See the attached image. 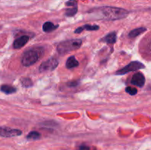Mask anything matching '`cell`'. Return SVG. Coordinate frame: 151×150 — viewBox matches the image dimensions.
I'll use <instances>...</instances> for the list:
<instances>
[{
    "label": "cell",
    "mask_w": 151,
    "mask_h": 150,
    "mask_svg": "<svg viewBox=\"0 0 151 150\" xmlns=\"http://www.w3.org/2000/svg\"><path fill=\"white\" fill-rule=\"evenodd\" d=\"M97 13H98L100 19L109 21L119 20L124 19L128 15V11L123 8L114 7H103L97 9Z\"/></svg>",
    "instance_id": "6da1fadb"
},
{
    "label": "cell",
    "mask_w": 151,
    "mask_h": 150,
    "mask_svg": "<svg viewBox=\"0 0 151 150\" xmlns=\"http://www.w3.org/2000/svg\"><path fill=\"white\" fill-rule=\"evenodd\" d=\"M44 49L42 48H32L24 53L22 63L24 66H30L38 62L43 56Z\"/></svg>",
    "instance_id": "7a4b0ae2"
},
{
    "label": "cell",
    "mask_w": 151,
    "mask_h": 150,
    "mask_svg": "<svg viewBox=\"0 0 151 150\" xmlns=\"http://www.w3.org/2000/svg\"><path fill=\"white\" fill-rule=\"evenodd\" d=\"M82 41L81 39H72L63 41L57 46V51L59 54H65L69 51L78 49L81 46Z\"/></svg>",
    "instance_id": "3957f363"
},
{
    "label": "cell",
    "mask_w": 151,
    "mask_h": 150,
    "mask_svg": "<svg viewBox=\"0 0 151 150\" xmlns=\"http://www.w3.org/2000/svg\"><path fill=\"white\" fill-rule=\"evenodd\" d=\"M145 66L143 65V63H140L138 61H133L131 62L128 65H127L126 66H125L124 68L121 69L120 70H119L118 71H116V74L117 75H123L125 74L128 73V72L134 71L139 70V69H144Z\"/></svg>",
    "instance_id": "277c9868"
},
{
    "label": "cell",
    "mask_w": 151,
    "mask_h": 150,
    "mask_svg": "<svg viewBox=\"0 0 151 150\" xmlns=\"http://www.w3.org/2000/svg\"><path fill=\"white\" fill-rule=\"evenodd\" d=\"M22 132L20 129H12L7 126H0V136L3 138H12V137L19 136Z\"/></svg>",
    "instance_id": "5b68a950"
},
{
    "label": "cell",
    "mask_w": 151,
    "mask_h": 150,
    "mask_svg": "<svg viewBox=\"0 0 151 150\" xmlns=\"http://www.w3.org/2000/svg\"><path fill=\"white\" fill-rule=\"evenodd\" d=\"M58 66V61L55 58H50L47 61L44 62L40 66L39 71H52Z\"/></svg>",
    "instance_id": "8992f818"
},
{
    "label": "cell",
    "mask_w": 151,
    "mask_h": 150,
    "mask_svg": "<svg viewBox=\"0 0 151 150\" xmlns=\"http://www.w3.org/2000/svg\"><path fill=\"white\" fill-rule=\"evenodd\" d=\"M145 82V78L144 75L140 72L136 73L131 79V83L140 88L144 86Z\"/></svg>",
    "instance_id": "52a82bcc"
},
{
    "label": "cell",
    "mask_w": 151,
    "mask_h": 150,
    "mask_svg": "<svg viewBox=\"0 0 151 150\" xmlns=\"http://www.w3.org/2000/svg\"><path fill=\"white\" fill-rule=\"evenodd\" d=\"M29 38L27 35H23V36H21L20 38H17L16 41L13 43V47L14 49H20L22 47H23L29 41Z\"/></svg>",
    "instance_id": "ba28073f"
},
{
    "label": "cell",
    "mask_w": 151,
    "mask_h": 150,
    "mask_svg": "<svg viewBox=\"0 0 151 150\" xmlns=\"http://www.w3.org/2000/svg\"><path fill=\"white\" fill-rule=\"evenodd\" d=\"M100 29V26L97 25H90V24H86L83 26H80L78 29L75 30V33H81L83 30H88V31H94L98 30Z\"/></svg>",
    "instance_id": "9c48e42d"
},
{
    "label": "cell",
    "mask_w": 151,
    "mask_h": 150,
    "mask_svg": "<svg viewBox=\"0 0 151 150\" xmlns=\"http://www.w3.org/2000/svg\"><path fill=\"white\" fill-rule=\"evenodd\" d=\"M103 42H106L109 44H113L116 41V34L115 32H110L106 36L103 38Z\"/></svg>",
    "instance_id": "30bf717a"
},
{
    "label": "cell",
    "mask_w": 151,
    "mask_h": 150,
    "mask_svg": "<svg viewBox=\"0 0 151 150\" xmlns=\"http://www.w3.org/2000/svg\"><path fill=\"white\" fill-rule=\"evenodd\" d=\"M58 27V25H55L54 24L50 21L45 22L43 25V30L45 32H51L53 30Z\"/></svg>",
    "instance_id": "8fae6325"
},
{
    "label": "cell",
    "mask_w": 151,
    "mask_h": 150,
    "mask_svg": "<svg viewBox=\"0 0 151 150\" xmlns=\"http://www.w3.org/2000/svg\"><path fill=\"white\" fill-rule=\"evenodd\" d=\"M146 30H147V29L145 27L137 28V29H133V30H131V32H129V34H128V36L131 38H136V37L139 36V35H141V34L143 33L144 32H145Z\"/></svg>",
    "instance_id": "7c38bea8"
},
{
    "label": "cell",
    "mask_w": 151,
    "mask_h": 150,
    "mask_svg": "<svg viewBox=\"0 0 151 150\" xmlns=\"http://www.w3.org/2000/svg\"><path fill=\"white\" fill-rule=\"evenodd\" d=\"M78 65H79V63H78V61L75 59V57L74 56L69 57L66 63V68L69 69L77 67V66H78Z\"/></svg>",
    "instance_id": "4fadbf2b"
},
{
    "label": "cell",
    "mask_w": 151,
    "mask_h": 150,
    "mask_svg": "<svg viewBox=\"0 0 151 150\" xmlns=\"http://www.w3.org/2000/svg\"><path fill=\"white\" fill-rule=\"evenodd\" d=\"M1 91L4 92L6 94H14L16 91V88L14 87L11 86V85H3L1 86Z\"/></svg>",
    "instance_id": "5bb4252c"
},
{
    "label": "cell",
    "mask_w": 151,
    "mask_h": 150,
    "mask_svg": "<svg viewBox=\"0 0 151 150\" xmlns=\"http://www.w3.org/2000/svg\"><path fill=\"white\" fill-rule=\"evenodd\" d=\"M41 138V134L36 131H32L30 132L27 136V138L28 140H31V141H35V140H38Z\"/></svg>",
    "instance_id": "9a60e30c"
},
{
    "label": "cell",
    "mask_w": 151,
    "mask_h": 150,
    "mask_svg": "<svg viewBox=\"0 0 151 150\" xmlns=\"http://www.w3.org/2000/svg\"><path fill=\"white\" fill-rule=\"evenodd\" d=\"M77 12H78V7L77 6H75V7H70V8L67 9L65 14L67 16H73L76 14Z\"/></svg>",
    "instance_id": "2e32d148"
},
{
    "label": "cell",
    "mask_w": 151,
    "mask_h": 150,
    "mask_svg": "<svg viewBox=\"0 0 151 150\" xmlns=\"http://www.w3.org/2000/svg\"><path fill=\"white\" fill-rule=\"evenodd\" d=\"M21 82H22V85L24 86L25 88H29V87L32 86V85H33L32 80L29 78H23L21 80Z\"/></svg>",
    "instance_id": "e0dca14e"
},
{
    "label": "cell",
    "mask_w": 151,
    "mask_h": 150,
    "mask_svg": "<svg viewBox=\"0 0 151 150\" xmlns=\"http://www.w3.org/2000/svg\"><path fill=\"white\" fill-rule=\"evenodd\" d=\"M125 91H126L128 94H129L130 95H136L137 94V89L136 88H133V87H127L125 88Z\"/></svg>",
    "instance_id": "ac0fdd59"
},
{
    "label": "cell",
    "mask_w": 151,
    "mask_h": 150,
    "mask_svg": "<svg viewBox=\"0 0 151 150\" xmlns=\"http://www.w3.org/2000/svg\"><path fill=\"white\" fill-rule=\"evenodd\" d=\"M77 4H78V2H77L76 0H70V1L66 2V5L68 7H75V6L78 5Z\"/></svg>",
    "instance_id": "d6986e66"
},
{
    "label": "cell",
    "mask_w": 151,
    "mask_h": 150,
    "mask_svg": "<svg viewBox=\"0 0 151 150\" xmlns=\"http://www.w3.org/2000/svg\"><path fill=\"white\" fill-rule=\"evenodd\" d=\"M78 84H79V82H76V81H72V82H68L67 85L70 87H76Z\"/></svg>",
    "instance_id": "ffe728a7"
},
{
    "label": "cell",
    "mask_w": 151,
    "mask_h": 150,
    "mask_svg": "<svg viewBox=\"0 0 151 150\" xmlns=\"http://www.w3.org/2000/svg\"><path fill=\"white\" fill-rule=\"evenodd\" d=\"M80 150H89V148L86 146H81L80 147Z\"/></svg>",
    "instance_id": "44dd1931"
}]
</instances>
